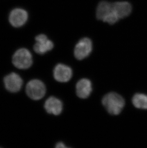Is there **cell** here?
<instances>
[{
	"label": "cell",
	"mask_w": 147,
	"mask_h": 148,
	"mask_svg": "<svg viewBox=\"0 0 147 148\" xmlns=\"http://www.w3.org/2000/svg\"><path fill=\"white\" fill-rule=\"evenodd\" d=\"M112 7L119 19L129 16L132 10L131 4L127 1H118L112 3Z\"/></svg>",
	"instance_id": "cell-12"
},
{
	"label": "cell",
	"mask_w": 147,
	"mask_h": 148,
	"mask_svg": "<svg viewBox=\"0 0 147 148\" xmlns=\"http://www.w3.org/2000/svg\"><path fill=\"white\" fill-rule=\"evenodd\" d=\"M92 50V43L89 38H83L75 47L74 55L78 60H82L90 54Z\"/></svg>",
	"instance_id": "cell-7"
},
{
	"label": "cell",
	"mask_w": 147,
	"mask_h": 148,
	"mask_svg": "<svg viewBox=\"0 0 147 148\" xmlns=\"http://www.w3.org/2000/svg\"><path fill=\"white\" fill-rule=\"evenodd\" d=\"M3 84L7 91L12 93H16L21 90L23 85V80L19 74L12 73L4 77Z\"/></svg>",
	"instance_id": "cell-5"
},
{
	"label": "cell",
	"mask_w": 147,
	"mask_h": 148,
	"mask_svg": "<svg viewBox=\"0 0 147 148\" xmlns=\"http://www.w3.org/2000/svg\"><path fill=\"white\" fill-rule=\"evenodd\" d=\"M132 103L135 108L147 109V95L144 94H137L132 98Z\"/></svg>",
	"instance_id": "cell-13"
},
{
	"label": "cell",
	"mask_w": 147,
	"mask_h": 148,
	"mask_svg": "<svg viewBox=\"0 0 147 148\" xmlns=\"http://www.w3.org/2000/svg\"><path fill=\"white\" fill-rule=\"evenodd\" d=\"M56 148H67L65 144L63 143H59L56 144Z\"/></svg>",
	"instance_id": "cell-14"
},
{
	"label": "cell",
	"mask_w": 147,
	"mask_h": 148,
	"mask_svg": "<svg viewBox=\"0 0 147 148\" xmlns=\"http://www.w3.org/2000/svg\"><path fill=\"white\" fill-rule=\"evenodd\" d=\"M96 16L98 19L110 25L115 24L119 20L113 9L112 3L107 1L99 3L97 9Z\"/></svg>",
	"instance_id": "cell-2"
},
{
	"label": "cell",
	"mask_w": 147,
	"mask_h": 148,
	"mask_svg": "<svg viewBox=\"0 0 147 148\" xmlns=\"http://www.w3.org/2000/svg\"><path fill=\"white\" fill-rule=\"evenodd\" d=\"M12 63L16 68L19 69H28L32 66L33 63L32 54L27 49H19L13 55Z\"/></svg>",
	"instance_id": "cell-3"
},
{
	"label": "cell",
	"mask_w": 147,
	"mask_h": 148,
	"mask_svg": "<svg viewBox=\"0 0 147 148\" xmlns=\"http://www.w3.org/2000/svg\"><path fill=\"white\" fill-rule=\"evenodd\" d=\"M71 68L63 64H59L54 67L53 75L55 80L61 82L69 81L72 76Z\"/></svg>",
	"instance_id": "cell-9"
},
{
	"label": "cell",
	"mask_w": 147,
	"mask_h": 148,
	"mask_svg": "<svg viewBox=\"0 0 147 148\" xmlns=\"http://www.w3.org/2000/svg\"><path fill=\"white\" fill-rule=\"evenodd\" d=\"M28 14L24 9L17 8L10 12L9 21L13 27L18 28L25 25L28 20Z\"/></svg>",
	"instance_id": "cell-6"
},
{
	"label": "cell",
	"mask_w": 147,
	"mask_h": 148,
	"mask_svg": "<svg viewBox=\"0 0 147 148\" xmlns=\"http://www.w3.org/2000/svg\"><path fill=\"white\" fill-rule=\"evenodd\" d=\"M25 91L30 98L33 100H39L46 95V86L41 80L33 79L27 84Z\"/></svg>",
	"instance_id": "cell-4"
},
{
	"label": "cell",
	"mask_w": 147,
	"mask_h": 148,
	"mask_svg": "<svg viewBox=\"0 0 147 148\" xmlns=\"http://www.w3.org/2000/svg\"><path fill=\"white\" fill-rule=\"evenodd\" d=\"M36 43L33 46V50L38 54L43 55L51 50L54 44L44 34H40L35 38Z\"/></svg>",
	"instance_id": "cell-8"
},
{
	"label": "cell",
	"mask_w": 147,
	"mask_h": 148,
	"mask_svg": "<svg viewBox=\"0 0 147 148\" xmlns=\"http://www.w3.org/2000/svg\"><path fill=\"white\" fill-rule=\"evenodd\" d=\"M102 103L109 113L117 115L120 113L124 107L125 100L116 92H111L104 96Z\"/></svg>",
	"instance_id": "cell-1"
},
{
	"label": "cell",
	"mask_w": 147,
	"mask_h": 148,
	"mask_svg": "<svg viewBox=\"0 0 147 148\" xmlns=\"http://www.w3.org/2000/svg\"><path fill=\"white\" fill-rule=\"evenodd\" d=\"M44 108L48 113L57 116L62 111L63 103L58 98L51 97L46 101Z\"/></svg>",
	"instance_id": "cell-10"
},
{
	"label": "cell",
	"mask_w": 147,
	"mask_h": 148,
	"mask_svg": "<svg viewBox=\"0 0 147 148\" xmlns=\"http://www.w3.org/2000/svg\"><path fill=\"white\" fill-rule=\"evenodd\" d=\"M92 91L91 82L88 79H82L76 84V95L79 98L86 99L88 97Z\"/></svg>",
	"instance_id": "cell-11"
}]
</instances>
